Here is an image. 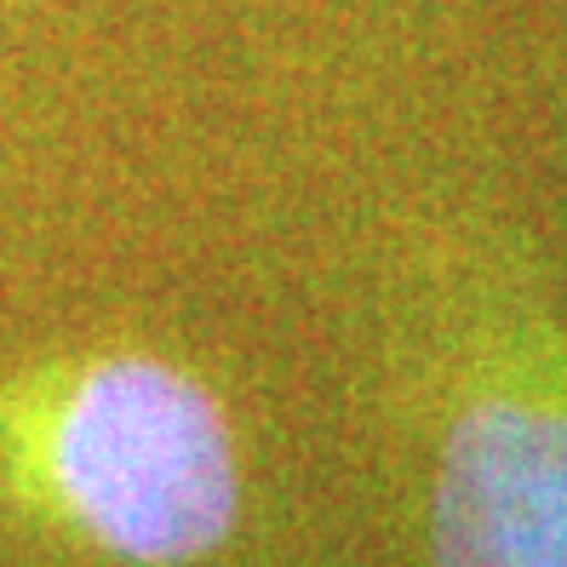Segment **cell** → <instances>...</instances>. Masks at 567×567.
<instances>
[{
    "label": "cell",
    "mask_w": 567,
    "mask_h": 567,
    "mask_svg": "<svg viewBox=\"0 0 567 567\" xmlns=\"http://www.w3.org/2000/svg\"><path fill=\"white\" fill-rule=\"evenodd\" d=\"M436 567H567V402L493 390L447 424L430 493Z\"/></svg>",
    "instance_id": "7a4b0ae2"
},
{
    "label": "cell",
    "mask_w": 567,
    "mask_h": 567,
    "mask_svg": "<svg viewBox=\"0 0 567 567\" xmlns=\"http://www.w3.org/2000/svg\"><path fill=\"white\" fill-rule=\"evenodd\" d=\"M52 482L97 545L144 567L218 550L241 511L236 442L218 402L150 355L97 361L63 395Z\"/></svg>",
    "instance_id": "6da1fadb"
}]
</instances>
